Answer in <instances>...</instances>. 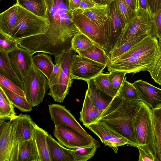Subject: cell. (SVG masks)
Listing matches in <instances>:
<instances>
[{"instance_id":"obj_25","label":"cell","mask_w":161,"mask_h":161,"mask_svg":"<svg viewBox=\"0 0 161 161\" xmlns=\"http://www.w3.org/2000/svg\"><path fill=\"white\" fill-rule=\"evenodd\" d=\"M18 161H40L38 151L33 138L19 142Z\"/></svg>"},{"instance_id":"obj_39","label":"cell","mask_w":161,"mask_h":161,"mask_svg":"<svg viewBox=\"0 0 161 161\" xmlns=\"http://www.w3.org/2000/svg\"><path fill=\"white\" fill-rule=\"evenodd\" d=\"M18 46L15 39L0 31V51L9 53Z\"/></svg>"},{"instance_id":"obj_27","label":"cell","mask_w":161,"mask_h":161,"mask_svg":"<svg viewBox=\"0 0 161 161\" xmlns=\"http://www.w3.org/2000/svg\"><path fill=\"white\" fill-rule=\"evenodd\" d=\"M39 52L33 56V64L36 67L42 72L47 80H49L53 72L55 64H53L51 57L46 53Z\"/></svg>"},{"instance_id":"obj_31","label":"cell","mask_w":161,"mask_h":161,"mask_svg":"<svg viewBox=\"0 0 161 161\" xmlns=\"http://www.w3.org/2000/svg\"><path fill=\"white\" fill-rule=\"evenodd\" d=\"M152 117L155 137L157 158L161 161V106L152 109Z\"/></svg>"},{"instance_id":"obj_2","label":"cell","mask_w":161,"mask_h":161,"mask_svg":"<svg viewBox=\"0 0 161 161\" xmlns=\"http://www.w3.org/2000/svg\"><path fill=\"white\" fill-rule=\"evenodd\" d=\"M139 101L126 100L117 94L94 123L103 124L127 139L129 145L137 147L139 144L135 136L133 121Z\"/></svg>"},{"instance_id":"obj_52","label":"cell","mask_w":161,"mask_h":161,"mask_svg":"<svg viewBox=\"0 0 161 161\" xmlns=\"http://www.w3.org/2000/svg\"><path fill=\"white\" fill-rule=\"evenodd\" d=\"M46 3L47 11H49L52 8L53 3V0H44Z\"/></svg>"},{"instance_id":"obj_28","label":"cell","mask_w":161,"mask_h":161,"mask_svg":"<svg viewBox=\"0 0 161 161\" xmlns=\"http://www.w3.org/2000/svg\"><path fill=\"white\" fill-rule=\"evenodd\" d=\"M79 55L105 65L107 66L110 59L105 51L98 45L94 44L89 48L76 52Z\"/></svg>"},{"instance_id":"obj_24","label":"cell","mask_w":161,"mask_h":161,"mask_svg":"<svg viewBox=\"0 0 161 161\" xmlns=\"http://www.w3.org/2000/svg\"><path fill=\"white\" fill-rule=\"evenodd\" d=\"M102 113L92 102L86 91L82 108L80 112V121L87 128L96 121Z\"/></svg>"},{"instance_id":"obj_34","label":"cell","mask_w":161,"mask_h":161,"mask_svg":"<svg viewBox=\"0 0 161 161\" xmlns=\"http://www.w3.org/2000/svg\"><path fill=\"white\" fill-rule=\"evenodd\" d=\"M126 79V77H125L117 95L126 100L140 101L137 90L133 84L128 82Z\"/></svg>"},{"instance_id":"obj_9","label":"cell","mask_w":161,"mask_h":161,"mask_svg":"<svg viewBox=\"0 0 161 161\" xmlns=\"http://www.w3.org/2000/svg\"><path fill=\"white\" fill-rule=\"evenodd\" d=\"M107 67L105 65L79 55L73 57L71 73L73 79L86 81L93 79Z\"/></svg>"},{"instance_id":"obj_48","label":"cell","mask_w":161,"mask_h":161,"mask_svg":"<svg viewBox=\"0 0 161 161\" xmlns=\"http://www.w3.org/2000/svg\"><path fill=\"white\" fill-rule=\"evenodd\" d=\"M144 9L150 12L147 0H137V9Z\"/></svg>"},{"instance_id":"obj_16","label":"cell","mask_w":161,"mask_h":161,"mask_svg":"<svg viewBox=\"0 0 161 161\" xmlns=\"http://www.w3.org/2000/svg\"><path fill=\"white\" fill-rule=\"evenodd\" d=\"M87 128L97 136L105 146L111 147L115 153L117 152L118 147L129 145L127 139L101 123H92Z\"/></svg>"},{"instance_id":"obj_41","label":"cell","mask_w":161,"mask_h":161,"mask_svg":"<svg viewBox=\"0 0 161 161\" xmlns=\"http://www.w3.org/2000/svg\"><path fill=\"white\" fill-rule=\"evenodd\" d=\"M127 73L124 71L115 70L108 73V78L114 91L116 93L122 85Z\"/></svg>"},{"instance_id":"obj_42","label":"cell","mask_w":161,"mask_h":161,"mask_svg":"<svg viewBox=\"0 0 161 161\" xmlns=\"http://www.w3.org/2000/svg\"><path fill=\"white\" fill-rule=\"evenodd\" d=\"M151 15L152 25L150 35L159 39L161 38V9Z\"/></svg>"},{"instance_id":"obj_8","label":"cell","mask_w":161,"mask_h":161,"mask_svg":"<svg viewBox=\"0 0 161 161\" xmlns=\"http://www.w3.org/2000/svg\"><path fill=\"white\" fill-rule=\"evenodd\" d=\"M19 140L14 121L0 122V161H18Z\"/></svg>"},{"instance_id":"obj_10","label":"cell","mask_w":161,"mask_h":161,"mask_svg":"<svg viewBox=\"0 0 161 161\" xmlns=\"http://www.w3.org/2000/svg\"><path fill=\"white\" fill-rule=\"evenodd\" d=\"M72 21L79 31L89 37L95 44L103 49L107 48L103 34L98 26L84 14L80 8L73 11Z\"/></svg>"},{"instance_id":"obj_12","label":"cell","mask_w":161,"mask_h":161,"mask_svg":"<svg viewBox=\"0 0 161 161\" xmlns=\"http://www.w3.org/2000/svg\"><path fill=\"white\" fill-rule=\"evenodd\" d=\"M152 25L150 13L144 9H137L135 17L128 24L118 47L137 36L144 34L150 35Z\"/></svg>"},{"instance_id":"obj_3","label":"cell","mask_w":161,"mask_h":161,"mask_svg":"<svg viewBox=\"0 0 161 161\" xmlns=\"http://www.w3.org/2000/svg\"><path fill=\"white\" fill-rule=\"evenodd\" d=\"M158 41L155 37L148 36L128 51L110 61L107 66L108 70L133 74L147 71L155 60Z\"/></svg>"},{"instance_id":"obj_49","label":"cell","mask_w":161,"mask_h":161,"mask_svg":"<svg viewBox=\"0 0 161 161\" xmlns=\"http://www.w3.org/2000/svg\"><path fill=\"white\" fill-rule=\"evenodd\" d=\"M69 6L72 11L79 8L81 0H68Z\"/></svg>"},{"instance_id":"obj_30","label":"cell","mask_w":161,"mask_h":161,"mask_svg":"<svg viewBox=\"0 0 161 161\" xmlns=\"http://www.w3.org/2000/svg\"><path fill=\"white\" fill-rule=\"evenodd\" d=\"M14 105L10 101L3 90L0 87V119L12 121L17 116Z\"/></svg>"},{"instance_id":"obj_4","label":"cell","mask_w":161,"mask_h":161,"mask_svg":"<svg viewBox=\"0 0 161 161\" xmlns=\"http://www.w3.org/2000/svg\"><path fill=\"white\" fill-rule=\"evenodd\" d=\"M133 124L135 136L139 145L143 146L157 157L151 109L141 101H139V107L134 118Z\"/></svg>"},{"instance_id":"obj_43","label":"cell","mask_w":161,"mask_h":161,"mask_svg":"<svg viewBox=\"0 0 161 161\" xmlns=\"http://www.w3.org/2000/svg\"><path fill=\"white\" fill-rule=\"evenodd\" d=\"M0 85L4 86L19 95L26 97L25 92L23 90L1 73H0Z\"/></svg>"},{"instance_id":"obj_11","label":"cell","mask_w":161,"mask_h":161,"mask_svg":"<svg viewBox=\"0 0 161 161\" xmlns=\"http://www.w3.org/2000/svg\"><path fill=\"white\" fill-rule=\"evenodd\" d=\"M48 109L51 119L55 126L60 125L69 126L80 133L90 142L100 145L99 142L85 130L64 106L59 104H50L48 105Z\"/></svg>"},{"instance_id":"obj_5","label":"cell","mask_w":161,"mask_h":161,"mask_svg":"<svg viewBox=\"0 0 161 161\" xmlns=\"http://www.w3.org/2000/svg\"><path fill=\"white\" fill-rule=\"evenodd\" d=\"M76 52L71 47L60 53L54 55L55 62L58 63L61 70L58 83L49 87L47 94L55 102L62 103L69 93L73 82L71 73V65L73 56Z\"/></svg>"},{"instance_id":"obj_26","label":"cell","mask_w":161,"mask_h":161,"mask_svg":"<svg viewBox=\"0 0 161 161\" xmlns=\"http://www.w3.org/2000/svg\"><path fill=\"white\" fill-rule=\"evenodd\" d=\"M0 73L8 78L23 90L22 80L17 75L10 64L8 53L0 51Z\"/></svg>"},{"instance_id":"obj_19","label":"cell","mask_w":161,"mask_h":161,"mask_svg":"<svg viewBox=\"0 0 161 161\" xmlns=\"http://www.w3.org/2000/svg\"><path fill=\"white\" fill-rule=\"evenodd\" d=\"M16 134L19 142L33 138L35 123L30 115L21 114L14 119Z\"/></svg>"},{"instance_id":"obj_38","label":"cell","mask_w":161,"mask_h":161,"mask_svg":"<svg viewBox=\"0 0 161 161\" xmlns=\"http://www.w3.org/2000/svg\"><path fill=\"white\" fill-rule=\"evenodd\" d=\"M94 44L89 37L79 31L72 39L71 47L77 52L86 50Z\"/></svg>"},{"instance_id":"obj_13","label":"cell","mask_w":161,"mask_h":161,"mask_svg":"<svg viewBox=\"0 0 161 161\" xmlns=\"http://www.w3.org/2000/svg\"><path fill=\"white\" fill-rule=\"evenodd\" d=\"M110 15V24L109 40L107 45L108 55L117 48L127 30L128 24L120 13L114 0L109 5Z\"/></svg>"},{"instance_id":"obj_40","label":"cell","mask_w":161,"mask_h":161,"mask_svg":"<svg viewBox=\"0 0 161 161\" xmlns=\"http://www.w3.org/2000/svg\"><path fill=\"white\" fill-rule=\"evenodd\" d=\"M119 11L125 21L129 24L135 17L136 12L128 5L125 0H114Z\"/></svg>"},{"instance_id":"obj_18","label":"cell","mask_w":161,"mask_h":161,"mask_svg":"<svg viewBox=\"0 0 161 161\" xmlns=\"http://www.w3.org/2000/svg\"><path fill=\"white\" fill-rule=\"evenodd\" d=\"M133 84L138 93L140 101L152 109L161 106V89L142 80Z\"/></svg>"},{"instance_id":"obj_22","label":"cell","mask_w":161,"mask_h":161,"mask_svg":"<svg viewBox=\"0 0 161 161\" xmlns=\"http://www.w3.org/2000/svg\"><path fill=\"white\" fill-rule=\"evenodd\" d=\"M47 140L52 161H74L72 149L65 148L49 134Z\"/></svg>"},{"instance_id":"obj_20","label":"cell","mask_w":161,"mask_h":161,"mask_svg":"<svg viewBox=\"0 0 161 161\" xmlns=\"http://www.w3.org/2000/svg\"><path fill=\"white\" fill-rule=\"evenodd\" d=\"M48 134L47 132L35 123L33 138L37 149L40 161H52L47 140Z\"/></svg>"},{"instance_id":"obj_44","label":"cell","mask_w":161,"mask_h":161,"mask_svg":"<svg viewBox=\"0 0 161 161\" xmlns=\"http://www.w3.org/2000/svg\"><path fill=\"white\" fill-rule=\"evenodd\" d=\"M139 151V161H158L157 158L141 145L137 147Z\"/></svg>"},{"instance_id":"obj_14","label":"cell","mask_w":161,"mask_h":161,"mask_svg":"<svg viewBox=\"0 0 161 161\" xmlns=\"http://www.w3.org/2000/svg\"><path fill=\"white\" fill-rule=\"evenodd\" d=\"M53 135L62 145L69 149H75L94 144L78 131L67 126H55Z\"/></svg>"},{"instance_id":"obj_47","label":"cell","mask_w":161,"mask_h":161,"mask_svg":"<svg viewBox=\"0 0 161 161\" xmlns=\"http://www.w3.org/2000/svg\"><path fill=\"white\" fill-rule=\"evenodd\" d=\"M97 3L93 0H81L80 8L85 9L94 7Z\"/></svg>"},{"instance_id":"obj_51","label":"cell","mask_w":161,"mask_h":161,"mask_svg":"<svg viewBox=\"0 0 161 161\" xmlns=\"http://www.w3.org/2000/svg\"><path fill=\"white\" fill-rule=\"evenodd\" d=\"M96 3L109 5L114 0H93Z\"/></svg>"},{"instance_id":"obj_32","label":"cell","mask_w":161,"mask_h":161,"mask_svg":"<svg viewBox=\"0 0 161 161\" xmlns=\"http://www.w3.org/2000/svg\"><path fill=\"white\" fill-rule=\"evenodd\" d=\"M0 87L14 105L21 111L28 112L32 110V107L26 97L19 95L1 85Z\"/></svg>"},{"instance_id":"obj_46","label":"cell","mask_w":161,"mask_h":161,"mask_svg":"<svg viewBox=\"0 0 161 161\" xmlns=\"http://www.w3.org/2000/svg\"><path fill=\"white\" fill-rule=\"evenodd\" d=\"M151 15L161 9V0H147Z\"/></svg>"},{"instance_id":"obj_45","label":"cell","mask_w":161,"mask_h":161,"mask_svg":"<svg viewBox=\"0 0 161 161\" xmlns=\"http://www.w3.org/2000/svg\"><path fill=\"white\" fill-rule=\"evenodd\" d=\"M55 62V65L53 72L48 80L47 85L48 87L57 84L59 80L61 67L59 64L57 62Z\"/></svg>"},{"instance_id":"obj_17","label":"cell","mask_w":161,"mask_h":161,"mask_svg":"<svg viewBox=\"0 0 161 161\" xmlns=\"http://www.w3.org/2000/svg\"><path fill=\"white\" fill-rule=\"evenodd\" d=\"M34 54L19 46L8 53L11 65L17 75L22 80L26 75L31 65Z\"/></svg>"},{"instance_id":"obj_33","label":"cell","mask_w":161,"mask_h":161,"mask_svg":"<svg viewBox=\"0 0 161 161\" xmlns=\"http://www.w3.org/2000/svg\"><path fill=\"white\" fill-rule=\"evenodd\" d=\"M100 145L93 144L91 145L72 149L74 161H86L94 155Z\"/></svg>"},{"instance_id":"obj_29","label":"cell","mask_w":161,"mask_h":161,"mask_svg":"<svg viewBox=\"0 0 161 161\" xmlns=\"http://www.w3.org/2000/svg\"><path fill=\"white\" fill-rule=\"evenodd\" d=\"M16 4L37 16L46 17L47 7L44 0H16Z\"/></svg>"},{"instance_id":"obj_23","label":"cell","mask_w":161,"mask_h":161,"mask_svg":"<svg viewBox=\"0 0 161 161\" xmlns=\"http://www.w3.org/2000/svg\"><path fill=\"white\" fill-rule=\"evenodd\" d=\"M86 81L88 84L86 92L93 103L102 112L109 104L113 98L98 89L93 79Z\"/></svg>"},{"instance_id":"obj_50","label":"cell","mask_w":161,"mask_h":161,"mask_svg":"<svg viewBox=\"0 0 161 161\" xmlns=\"http://www.w3.org/2000/svg\"><path fill=\"white\" fill-rule=\"evenodd\" d=\"M129 6L133 11L137 10V0H125Z\"/></svg>"},{"instance_id":"obj_37","label":"cell","mask_w":161,"mask_h":161,"mask_svg":"<svg viewBox=\"0 0 161 161\" xmlns=\"http://www.w3.org/2000/svg\"><path fill=\"white\" fill-rule=\"evenodd\" d=\"M149 35H150L144 34L136 36L123 45L116 48L109 54L110 61L114 60L126 52Z\"/></svg>"},{"instance_id":"obj_1","label":"cell","mask_w":161,"mask_h":161,"mask_svg":"<svg viewBox=\"0 0 161 161\" xmlns=\"http://www.w3.org/2000/svg\"><path fill=\"white\" fill-rule=\"evenodd\" d=\"M72 11L68 0H53L46 18L49 26L45 33L35 36V47L40 52L55 55L71 47V40L80 31L72 21Z\"/></svg>"},{"instance_id":"obj_35","label":"cell","mask_w":161,"mask_h":161,"mask_svg":"<svg viewBox=\"0 0 161 161\" xmlns=\"http://www.w3.org/2000/svg\"><path fill=\"white\" fill-rule=\"evenodd\" d=\"M147 71L154 81L161 86V38L158 41L155 60Z\"/></svg>"},{"instance_id":"obj_15","label":"cell","mask_w":161,"mask_h":161,"mask_svg":"<svg viewBox=\"0 0 161 161\" xmlns=\"http://www.w3.org/2000/svg\"><path fill=\"white\" fill-rule=\"evenodd\" d=\"M81 10L82 13L95 23L101 29L106 44L109 35L110 24L109 5L97 3L93 7Z\"/></svg>"},{"instance_id":"obj_21","label":"cell","mask_w":161,"mask_h":161,"mask_svg":"<svg viewBox=\"0 0 161 161\" xmlns=\"http://www.w3.org/2000/svg\"><path fill=\"white\" fill-rule=\"evenodd\" d=\"M18 19V5L16 3L0 14V31L11 35Z\"/></svg>"},{"instance_id":"obj_36","label":"cell","mask_w":161,"mask_h":161,"mask_svg":"<svg viewBox=\"0 0 161 161\" xmlns=\"http://www.w3.org/2000/svg\"><path fill=\"white\" fill-rule=\"evenodd\" d=\"M93 79L96 87L107 95L113 98L117 94L111 85L108 78V73H101Z\"/></svg>"},{"instance_id":"obj_6","label":"cell","mask_w":161,"mask_h":161,"mask_svg":"<svg viewBox=\"0 0 161 161\" xmlns=\"http://www.w3.org/2000/svg\"><path fill=\"white\" fill-rule=\"evenodd\" d=\"M18 6V21L10 35L12 37L17 40L47 32L49 26L47 18L37 16Z\"/></svg>"},{"instance_id":"obj_7","label":"cell","mask_w":161,"mask_h":161,"mask_svg":"<svg viewBox=\"0 0 161 161\" xmlns=\"http://www.w3.org/2000/svg\"><path fill=\"white\" fill-rule=\"evenodd\" d=\"M32 63L25 77L22 80L23 91L32 107L37 106L43 100L48 80Z\"/></svg>"}]
</instances>
